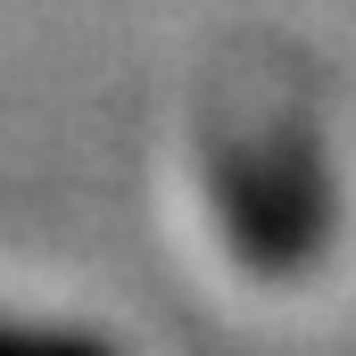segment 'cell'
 I'll use <instances>...</instances> for the list:
<instances>
[{
    "label": "cell",
    "instance_id": "6da1fadb",
    "mask_svg": "<svg viewBox=\"0 0 356 356\" xmlns=\"http://www.w3.org/2000/svg\"><path fill=\"white\" fill-rule=\"evenodd\" d=\"M0 356H91V348L58 340V332H0Z\"/></svg>",
    "mask_w": 356,
    "mask_h": 356
}]
</instances>
